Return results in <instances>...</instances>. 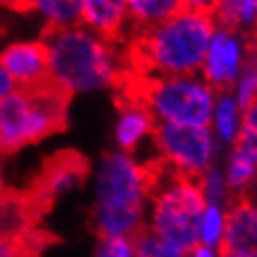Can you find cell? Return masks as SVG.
Masks as SVG:
<instances>
[{
	"label": "cell",
	"mask_w": 257,
	"mask_h": 257,
	"mask_svg": "<svg viewBox=\"0 0 257 257\" xmlns=\"http://www.w3.org/2000/svg\"><path fill=\"white\" fill-rule=\"evenodd\" d=\"M153 140L159 157L188 177L201 179L214 166L216 142L209 126H185L155 120Z\"/></svg>",
	"instance_id": "cell-7"
},
{
	"label": "cell",
	"mask_w": 257,
	"mask_h": 257,
	"mask_svg": "<svg viewBox=\"0 0 257 257\" xmlns=\"http://www.w3.org/2000/svg\"><path fill=\"white\" fill-rule=\"evenodd\" d=\"M0 155H5V153H3V142H0Z\"/></svg>",
	"instance_id": "cell-31"
},
{
	"label": "cell",
	"mask_w": 257,
	"mask_h": 257,
	"mask_svg": "<svg viewBox=\"0 0 257 257\" xmlns=\"http://www.w3.org/2000/svg\"><path fill=\"white\" fill-rule=\"evenodd\" d=\"M224 235V207L218 205H205L201 229H198V242L205 246L218 250Z\"/></svg>",
	"instance_id": "cell-20"
},
{
	"label": "cell",
	"mask_w": 257,
	"mask_h": 257,
	"mask_svg": "<svg viewBox=\"0 0 257 257\" xmlns=\"http://www.w3.org/2000/svg\"><path fill=\"white\" fill-rule=\"evenodd\" d=\"M235 105L240 111H244L248 105L257 100V48L246 46V57H244L240 76L235 81Z\"/></svg>",
	"instance_id": "cell-19"
},
{
	"label": "cell",
	"mask_w": 257,
	"mask_h": 257,
	"mask_svg": "<svg viewBox=\"0 0 257 257\" xmlns=\"http://www.w3.org/2000/svg\"><path fill=\"white\" fill-rule=\"evenodd\" d=\"M42 211L27 192L7 190L0 196V237H24L35 231V220Z\"/></svg>",
	"instance_id": "cell-14"
},
{
	"label": "cell",
	"mask_w": 257,
	"mask_h": 257,
	"mask_svg": "<svg viewBox=\"0 0 257 257\" xmlns=\"http://www.w3.org/2000/svg\"><path fill=\"white\" fill-rule=\"evenodd\" d=\"M244 57H246V44L240 35L222 29H214V35H211L207 55H205L201 68L203 81L216 94L229 92L235 85L237 76H240Z\"/></svg>",
	"instance_id": "cell-9"
},
{
	"label": "cell",
	"mask_w": 257,
	"mask_h": 257,
	"mask_svg": "<svg viewBox=\"0 0 257 257\" xmlns=\"http://www.w3.org/2000/svg\"><path fill=\"white\" fill-rule=\"evenodd\" d=\"M96 257H133L131 237H100Z\"/></svg>",
	"instance_id": "cell-25"
},
{
	"label": "cell",
	"mask_w": 257,
	"mask_h": 257,
	"mask_svg": "<svg viewBox=\"0 0 257 257\" xmlns=\"http://www.w3.org/2000/svg\"><path fill=\"white\" fill-rule=\"evenodd\" d=\"M48 79L68 96L118 87L126 68L120 66L115 44L100 40L83 27L44 31Z\"/></svg>",
	"instance_id": "cell-2"
},
{
	"label": "cell",
	"mask_w": 257,
	"mask_h": 257,
	"mask_svg": "<svg viewBox=\"0 0 257 257\" xmlns=\"http://www.w3.org/2000/svg\"><path fill=\"white\" fill-rule=\"evenodd\" d=\"M9 188H7V181H5V172H3V166H0V196L5 194Z\"/></svg>",
	"instance_id": "cell-29"
},
{
	"label": "cell",
	"mask_w": 257,
	"mask_h": 257,
	"mask_svg": "<svg viewBox=\"0 0 257 257\" xmlns=\"http://www.w3.org/2000/svg\"><path fill=\"white\" fill-rule=\"evenodd\" d=\"M214 126L216 133L220 138V142L224 144H235L237 133H240V124H242V111L237 109L233 96L229 92L224 94H216V105H214Z\"/></svg>",
	"instance_id": "cell-17"
},
{
	"label": "cell",
	"mask_w": 257,
	"mask_h": 257,
	"mask_svg": "<svg viewBox=\"0 0 257 257\" xmlns=\"http://www.w3.org/2000/svg\"><path fill=\"white\" fill-rule=\"evenodd\" d=\"M122 98L138 100L157 122L209 126L216 92L201 76H138L124 70L118 83Z\"/></svg>",
	"instance_id": "cell-5"
},
{
	"label": "cell",
	"mask_w": 257,
	"mask_h": 257,
	"mask_svg": "<svg viewBox=\"0 0 257 257\" xmlns=\"http://www.w3.org/2000/svg\"><path fill=\"white\" fill-rule=\"evenodd\" d=\"M85 177H87V159L74 151H63L59 155L48 159V164L42 168L33 188L27 194L37 205V209L44 211L57 198L66 196L79 188L85 181Z\"/></svg>",
	"instance_id": "cell-8"
},
{
	"label": "cell",
	"mask_w": 257,
	"mask_h": 257,
	"mask_svg": "<svg viewBox=\"0 0 257 257\" xmlns=\"http://www.w3.org/2000/svg\"><path fill=\"white\" fill-rule=\"evenodd\" d=\"M211 3H183L168 20L133 29L126 72L138 76H198L211 35Z\"/></svg>",
	"instance_id": "cell-1"
},
{
	"label": "cell",
	"mask_w": 257,
	"mask_h": 257,
	"mask_svg": "<svg viewBox=\"0 0 257 257\" xmlns=\"http://www.w3.org/2000/svg\"><path fill=\"white\" fill-rule=\"evenodd\" d=\"M79 27L118 46V42L124 40L126 29H133L126 0H81Z\"/></svg>",
	"instance_id": "cell-12"
},
{
	"label": "cell",
	"mask_w": 257,
	"mask_h": 257,
	"mask_svg": "<svg viewBox=\"0 0 257 257\" xmlns=\"http://www.w3.org/2000/svg\"><path fill=\"white\" fill-rule=\"evenodd\" d=\"M179 0H128L126 11L133 29H151L181 9Z\"/></svg>",
	"instance_id": "cell-15"
},
{
	"label": "cell",
	"mask_w": 257,
	"mask_h": 257,
	"mask_svg": "<svg viewBox=\"0 0 257 257\" xmlns=\"http://www.w3.org/2000/svg\"><path fill=\"white\" fill-rule=\"evenodd\" d=\"M11 92H16V83L9 79V74L3 70V66H0V100L7 98Z\"/></svg>",
	"instance_id": "cell-26"
},
{
	"label": "cell",
	"mask_w": 257,
	"mask_h": 257,
	"mask_svg": "<svg viewBox=\"0 0 257 257\" xmlns=\"http://www.w3.org/2000/svg\"><path fill=\"white\" fill-rule=\"evenodd\" d=\"M220 257H242V255H233V253H220Z\"/></svg>",
	"instance_id": "cell-30"
},
{
	"label": "cell",
	"mask_w": 257,
	"mask_h": 257,
	"mask_svg": "<svg viewBox=\"0 0 257 257\" xmlns=\"http://www.w3.org/2000/svg\"><path fill=\"white\" fill-rule=\"evenodd\" d=\"M218 253L257 257V205L235 196L224 207V235Z\"/></svg>",
	"instance_id": "cell-11"
},
{
	"label": "cell",
	"mask_w": 257,
	"mask_h": 257,
	"mask_svg": "<svg viewBox=\"0 0 257 257\" xmlns=\"http://www.w3.org/2000/svg\"><path fill=\"white\" fill-rule=\"evenodd\" d=\"M242 198H246L248 203H253V205H257V177L253 179V183L248 185L246 190H244V194H242Z\"/></svg>",
	"instance_id": "cell-28"
},
{
	"label": "cell",
	"mask_w": 257,
	"mask_h": 257,
	"mask_svg": "<svg viewBox=\"0 0 257 257\" xmlns=\"http://www.w3.org/2000/svg\"><path fill=\"white\" fill-rule=\"evenodd\" d=\"M0 66L16 89H35L48 83V55L42 40H20L0 50Z\"/></svg>",
	"instance_id": "cell-10"
},
{
	"label": "cell",
	"mask_w": 257,
	"mask_h": 257,
	"mask_svg": "<svg viewBox=\"0 0 257 257\" xmlns=\"http://www.w3.org/2000/svg\"><path fill=\"white\" fill-rule=\"evenodd\" d=\"M33 233L24 237H0V257H37Z\"/></svg>",
	"instance_id": "cell-24"
},
{
	"label": "cell",
	"mask_w": 257,
	"mask_h": 257,
	"mask_svg": "<svg viewBox=\"0 0 257 257\" xmlns=\"http://www.w3.org/2000/svg\"><path fill=\"white\" fill-rule=\"evenodd\" d=\"M118 107L120 113H118V122H115V142L120 146V153L131 155L144 142V138L153 136L155 118L142 102L131 98L118 96Z\"/></svg>",
	"instance_id": "cell-13"
},
{
	"label": "cell",
	"mask_w": 257,
	"mask_h": 257,
	"mask_svg": "<svg viewBox=\"0 0 257 257\" xmlns=\"http://www.w3.org/2000/svg\"><path fill=\"white\" fill-rule=\"evenodd\" d=\"M201 192H203L205 205H218V207H222L229 196L227 183H224V172L220 168H216V166H211L201 177Z\"/></svg>",
	"instance_id": "cell-23"
},
{
	"label": "cell",
	"mask_w": 257,
	"mask_h": 257,
	"mask_svg": "<svg viewBox=\"0 0 257 257\" xmlns=\"http://www.w3.org/2000/svg\"><path fill=\"white\" fill-rule=\"evenodd\" d=\"M149 177L126 153H105L96 170L94 224L100 237H131L144 227Z\"/></svg>",
	"instance_id": "cell-4"
},
{
	"label": "cell",
	"mask_w": 257,
	"mask_h": 257,
	"mask_svg": "<svg viewBox=\"0 0 257 257\" xmlns=\"http://www.w3.org/2000/svg\"><path fill=\"white\" fill-rule=\"evenodd\" d=\"M27 7L35 16L42 18L44 24H46V31L79 27V16H81L79 0H37V3H29Z\"/></svg>",
	"instance_id": "cell-16"
},
{
	"label": "cell",
	"mask_w": 257,
	"mask_h": 257,
	"mask_svg": "<svg viewBox=\"0 0 257 257\" xmlns=\"http://www.w3.org/2000/svg\"><path fill=\"white\" fill-rule=\"evenodd\" d=\"M255 177H257V164L246 153L233 149V153L229 155L227 175H224V183H227V190L231 192V196L233 198L242 196L244 190L253 183Z\"/></svg>",
	"instance_id": "cell-18"
},
{
	"label": "cell",
	"mask_w": 257,
	"mask_h": 257,
	"mask_svg": "<svg viewBox=\"0 0 257 257\" xmlns=\"http://www.w3.org/2000/svg\"><path fill=\"white\" fill-rule=\"evenodd\" d=\"M131 244H133V257H185L183 253L164 244L146 224L136 235H131Z\"/></svg>",
	"instance_id": "cell-21"
},
{
	"label": "cell",
	"mask_w": 257,
	"mask_h": 257,
	"mask_svg": "<svg viewBox=\"0 0 257 257\" xmlns=\"http://www.w3.org/2000/svg\"><path fill=\"white\" fill-rule=\"evenodd\" d=\"M149 177L151 214L144 222L164 244L188 255L198 242V229L205 211L201 179L172 168L162 157L144 166Z\"/></svg>",
	"instance_id": "cell-3"
},
{
	"label": "cell",
	"mask_w": 257,
	"mask_h": 257,
	"mask_svg": "<svg viewBox=\"0 0 257 257\" xmlns=\"http://www.w3.org/2000/svg\"><path fill=\"white\" fill-rule=\"evenodd\" d=\"M185 257H220V253L214 248H209V246H205V244H196Z\"/></svg>",
	"instance_id": "cell-27"
},
{
	"label": "cell",
	"mask_w": 257,
	"mask_h": 257,
	"mask_svg": "<svg viewBox=\"0 0 257 257\" xmlns=\"http://www.w3.org/2000/svg\"><path fill=\"white\" fill-rule=\"evenodd\" d=\"M70 96L53 83L35 89H16L0 100L3 153H16L66 128Z\"/></svg>",
	"instance_id": "cell-6"
},
{
	"label": "cell",
	"mask_w": 257,
	"mask_h": 257,
	"mask_svg": "<svg viewBox=\"0 0 257 257\" xmlns=\"http://www.w3.org/2000/svg\"><path fill=\"white\" fill-rule=\"evenodd\" d=\"M233 149L246 153L257 164V100L242 111V124Z\"/></svg>",
	"instance_id": "cell-22"
}]
</instances>
